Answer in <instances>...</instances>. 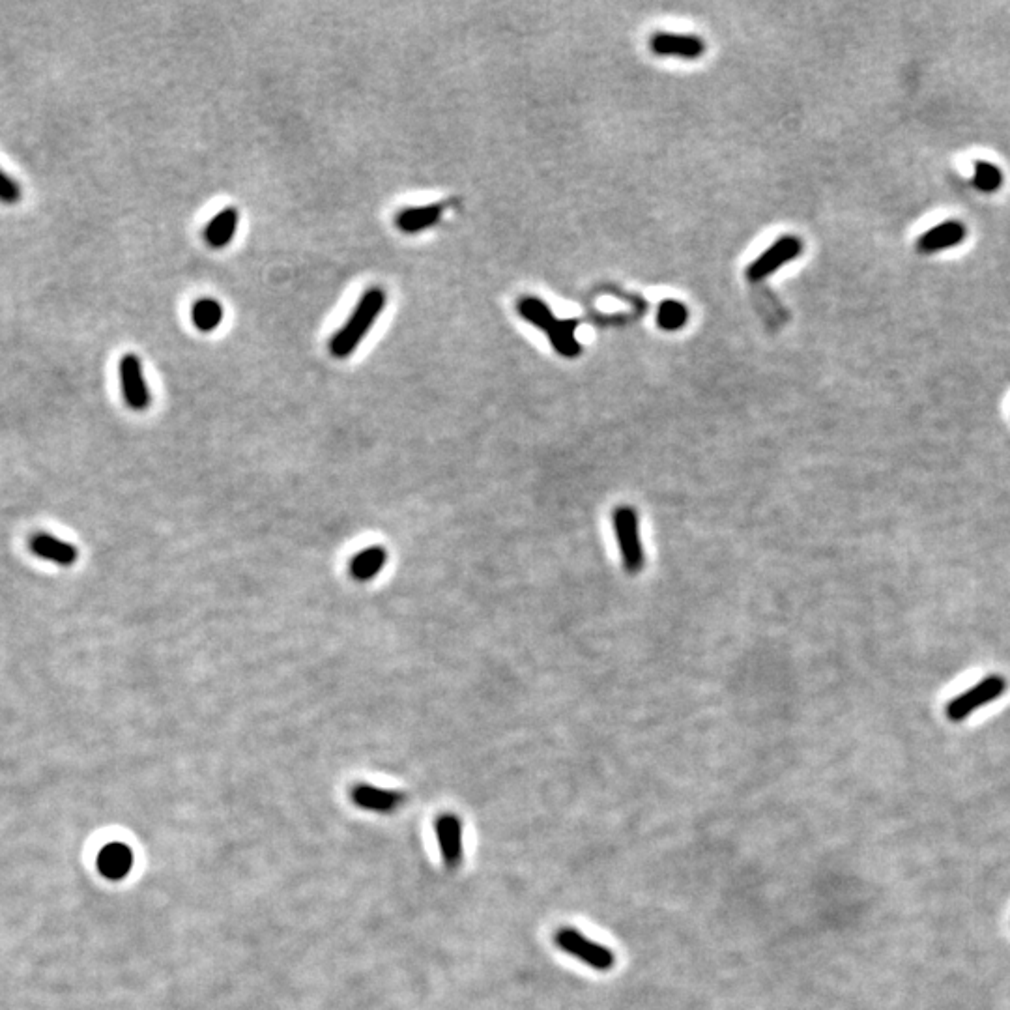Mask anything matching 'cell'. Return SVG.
I'll list each match as a JSON object with an SVG mask.
<instances>
[{
  "label": "cell",
  "instance_id": "6da1fadb",
  "mask_svg": "<svg viewBox=\"0 0 1010 1010\" xmlns=\"http://www.w3.org/2000/svg\"><path fill=\"white\" fill-rule=\"evenodd\" d=\"M517 311L520 318L534 324L549 337L550 345L563 358L573 360L582 354V345L577 337L578 320L575 318L560 320L554 317L549 305L535 296H522L517 303Z\"/></svg>",
  "mask_w": 1010,
  "mask_h": 1010
},
{
  "label": "cell",
  "instance_id": "ba28073f",
  "mask_svg": "<svg viewBox=\"0 0 1010 1010\" xmlns=\"http://www.w3.org/2000/svg\"><path fill=\"white\" fill-rule=\"evenodd\" d=\"M434 833L442 852L444 865L457 870L462 863V823L455 814H442L434 822Z\"/></svg>",
  "mask_w": 1010,
  "mask_h": 1010
},
{
  "label": "cell",
  "instance_id": "30bf717a",
  "mask_svg": "<svg viewBox=\"0 0 1010 1010\" xmlns=\"http://www.w3.org/2000/svg\"><path fill=\"white\" fill-rule=\"evenodd\" d=\"M967 238V227L962 221H943L938 227L924 232L917 240V251L923 255H934L943 249L960 246Z\"/></svg>",
  "mask_w": 1010,
  "mask_h": 1010
},
{
  "label": "cell",
  "instance_id": "d6986e66",
  "mask_svg": "<svg viewBox=\"0 0 1010 1010\" xmlns=\"http://www.w3.org/2000/svg\"><path fill=\"white\" fill-rule=\"evenodd\" d=\"M975 188L981 189L982 193H994L1003 186V173L999 171L994 163L988 161H977L975 163V176H973Z\"/></svg>",
  "mask_w": 1010,
  "mask_h": 1010
},
{
  "label": "cell",
  "instance_id": "e0dca14e",
  "mask_svg": "<svg viewBox=\"0 0 1010 1010\" xmlns=\"http://www.w3.org/2000/svg\"><path fill=\"white\" fill-rule=\"evenodd\" d=\"M191 318L197 330L201 332H214L217 326L223 322V305L214 298H202L193 305Z\"/></svg>",
  "mask_w": 1010,
  "mask_h": 1010
},
{
  "label": "cell",
  "instance_id": "5b68a950",
  "mask_svg": "<svg viewBox=\"0 0 1010 1010\" xmlns=\"http://www.w3.org/2000/svg\"><path fill=\"white\" fill-rule=\"evenodd\" d=\"M801 253H803L801 238H797L794 234L782 236L773 246L767 247L758 259L747 266L745 275H747V279L751 281L752 285L762 283L767 277L777 274L780 266H784V264H788L792 260L799 259Z\"/></svg>",
  "mask_w": 1010,
  "mask_h": 1010
},
{
  "label": "cell",
  "instance_id": "52a82bcc",
  "mask_svg": "<svg viewBox=\"0 0 1010 1010\" xmlns=\"http://www.w3.org/2000/svg\"><path fill=\"white\" fill-rule=\"evenodd\" d=\"M118 373H120V386H122V395H124L126 404L135 412L146 410L152 403V395L148 390L143 363L139 360V356L137 354L122 356Z\"/></svg>",
  "mask_w": 1010,
  "mask_h": 1010
},
{
  "label": "cell",
  "instance_id": "8992f818",
  "mask_svg": "<svg viewBox=\"0 0 1010 1010\" xmlns=\"http://www.w3.org/2000/svg\"><path fill=\"white\" fill-rule=\"evenodd\" d=\"M1007 689V681L1001 676H988L979 681L975 687H971L967 693L960 694L949 702L947 706V717L953 722L966 721L971 713H975L979 707L990 704L992 700H997Z\"/></svg>",
  "mask_w": 1010,
  "mask_h": 1010
},
{
  "label": "cell",
  "instance_id": "9a60e30c",
  "mask_svg": "<svg viewBox=\"0 0 1010 1010\" xmlns=\"http://www.w3.org/2000/svg\"><path fill=\"white\" fill-rule=\"evenodd\" d=\"M238 223H240L238 208L229 206V208L221 210L217 216L212 217V221L204 229L206 244L214 249H223V247L229 246L238 231Z\"/></svg>",
  "mask_w": 1010,
  "mask_h": 1010
},
{
  "label": "cell",
  "instance_id": "ffe728a7",
  "mask_svg": "<svg viewBox=\"0 0 1010 1010\" xmlns=\"http://www.w3.org/2000/svg\"><path fill=\"white\" fill-rule=\"evenodd\" d=\"M21 197H23L21 195V188L17 186L14 178L0 171V202L12 206V204H17V202L21 201Z\"/></svg>",
  "mask_w": 1010,
  "mask_h": 1010
},
{
  "label": "cell",
  "instance_id": "7a4b0ae2",
  "mask_svg": "<svg viewBox=\"0 0 1010 1010\" xmlns=\"http://www.w3.org/2000/svg\"><path fill=\"white\" fill-rule=\"evenodd\" d=\"M386 307V292L382 289H369L361 296L360 303L348 317L345 326L335 333L330 341V352L333 358L345 360L360 347L365 335L375 326L376 318Z\"/></svg>",
  "mask_w": 1010,
  "mask_h": 1010
},
{
  "label": "cell",
  "instance_id": "7c38bea8",
  "mask_svg": "<svg viewBox=\"0 0 1010 1010\" xmlns=\"http://www.w3.org/2000/svg\"><path fill=\"white\" fill-rule=\"evenodd\" d=\"M133 861H135V857H133L130 846H126L122 842H111L105 848H101L100 855H98V870H100L101 876L107 880H124L126 876H130Z\"/></svg>",
  "mask_w": 1010,
  "mask_h": 1010
},
{
  "label": "cell",
  "instance_id": "277c9868",
  "mask_svg": "<svg viewBox=\"0 0 1010 1010\" xmlns=\"http://www.w3.org/2000/svg\"><path fill=\"white\" fill-rule=\"evenodd\" d=\"M556 945L571 956H575L586 966L597 969V971H608L616 964V956L603 945L595 943L592 939L582 936L575 928H560L554 936Z\"/></svg>",
  "mask_w": 1010,
  "mask_h": 1010
},
{
  "label": "cell",
  "instance_id": "4fadbf2b",
  "mask_svg": "<svg viewBox=\"0 0 1010 1010\" xmlns=\"http://www.w3.org/2000/svg\"><path fill=\"white\" fill-rule=\"evenodd\" d=\"M29 545L30 550L36 556L44 558L47 562L62 565V567H70V565L77 562V556H79V552H77V549L73 545L64 543V541H60L57 537L49 534L32 535Z\"/></svg>",
  "mask_w": 1010,
  "mask_h": 1010
},
{
  "label": "cell",
  "instance_id": "8fae6325",
  "mask_svg": "<svg viewBox=\"0 0 1010 1010\" xmlns=\"http://www.w3.org/2000/svg\"><path fill=\"white\" fill-rule=\"evenodd\" d=\"M350 797L363 810L382 812V814L393 812L395 808L401 807L404 799H406L403 792L382 790V788H376V786H371V784H358V786H354L352 792H350Z\"/></svg>",
  "mask_w": 1010,
  "mask_h": 1010
},
{
  "label": "cell",
  "instance_id": "2e32d148",
  "mask_svg": "<svg viewBox=\"0 0 1010 1010\" xmlns=\"http://www.w3.org/2000/svg\"><path fill=\"white\" fill-rule=\"evenodd\" d=\"M388 563V550L384 547H369L363 549L350 560L348 571L356 582H369L384 569Z\"/></svg>",
  "mask_w": 1010,
  "mask_h": 1010
},
{
  "label": "cell",
  "instance_id": "3957f363",
  "mask_svg": "<svg viewBox=\"0 0 1010 1010\" xmlns=\"http://www.w3.org/2000/svg\"><path fill=\"white\" fill-rule=\"evenodd\" d=\"M614 534L618 539L621 562L629 575H636L644 567V549L640 541L638 515L629 505H620L614 511Z\"/></svg>",
  "mask_w": 1010,
  "mask_h": 1010
},
{
  "label": "cell",
  "instance_id": "ac0fdd59",
  "mask_svg": "<svg viewBox=\"0 0 1010 1010\" xmlns=\"http://www.w3.org/2000/svg\"><path fill=\"white\" fill-rule=\"evenodd\" d=\"M689 322V309L678 300H664L657 311V324L664 332H678Z\"/></svg>",
  "mask_w": 1010,
  "mask_h": 1010
},
{
  "label": "cell",
  "instance_id": "5bb4252c",
  "mask_svg": "<svg viewBox=\"0 0 1010 1010\" xmlns=\"http://www.w3.org/2000/svg\"><path fill=\"white\" fill-rule=\"evenodd\" d=\"M446 214V204H427V206H416V208H406L399 216L395 217V225L406 232V234H418L434 227Z\"/></svg>",
  "mask_w": 1010,
  "mask_h": 1010
},
{
  "label": "cell",
  "instance_id": "9c48e42d",
  "mask_svg": "<svg viewBox=\"0 0 1010 1010\" xmlns=\"http://www.w3.org/2000/svg\"><path fill=\"white\" fill-rule=\"evenodd\" d=\"M651 51L657 57L700 58L706 53V42L698 36L657 32L650 40Z\"/></svg>",
  "mask_w": 1010,
  "mask_h": 1010
}]
</instances>
